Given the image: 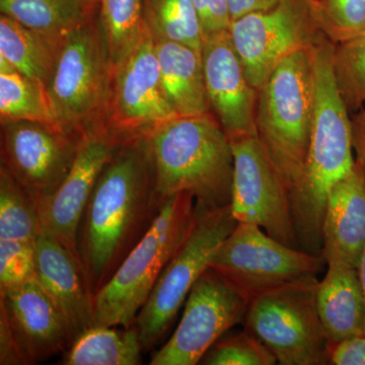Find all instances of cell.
<instances>
[{"instance_id":"obj_30","label":"cell","mask_w":365,"mask_h":365,"mask_svg":"<svg viewBox=\"0 0 365 365\" xmlns=\"http://www.w3.org/2000/svg\"><path fill=\"white\" fill-rule=\"evenodd\" d=\"M312 6L319 30L334 44L365 28V0H319Z\"/></svg>"},{"instance_id":"obj_20","label":"cell","mask_w":365,"mask_h":365,"mask_svg":"<svg viewBox=\"0 0 365 365\" xmlns=\"http://www.w3.org/2000/svg\"><path fill=\"white\" fill-rule=\"evenodd\" d=\"M316 304L330 346L365 335V294L359 269L328 265L319 281Z\"/></svg>"},{"instance_id":"obj_35","label":"cell","mask_w":365,"mask_h":365,"mask_svg":"<svg viewBox=\"0 0 365 365\" xmlns=\"http://www.w3.org/2000/svg\"><path fill=\"white\" fill-rule=\"evenodd\" d=\"M280 0H228L230 20L255 11H266L275 6Z\"/></svg>"},{"instance_id":"obj_11","label":"cell","mask_w":365,"mask_h":365,"mask_svg":"<svg viewBox=\"0 0 365 365\" xmlns=\"http://www.w3.org/2000/svg\"><path fill=\"white\" fill-rule=\"evenodd\" d=\"M115 67L107 133L117 144L140 140L179 117L163 91L155 41L144 23L138 42Z\"/></svg>"},{"instance_id":"obj_34","label":"cell","mask_w":365,"mask_h":365,"mask_svg":"<svg viewBox=\"0 0 365 365\" xmlns=\"http://www.w3.org/2000/svg\"><path fill=\"white\" fill-rule=\"evenodd\" d=\"M352 144L355 162L365 176V108L354 113L351 118Z\"/></svg>"},{"instance_id":"obj_19","label":"cell","mask_w":365,"mask_h":365,"mask_svg":"<svg viewBox=\"0 0 365 365\" xmlns=\"http://www.w3.org/2000/svg\"><path fill=\"white\" fill-rule=\"evenodd\" d=\"M365 249V176L355 162L329 194L322 256L327 265L359 269Z\"/></svg>"},{"instance_id":"obj_38","label":"cell","mask_w":365,"mask_h":365,"mask_svg":"<svg viewBox=\"0 0 365 365\" xmlns=\"http://www.w3.org/2000/svg\"><path fill=\"white\" fill-rule=\"evenodd\" d=\"M307 1H309V4H317V2L319 1V0H307Z\"/></svg>"},{"instance_id":"obj_23","label":"cell","mask_w":365,"mask_h":365,"mask_svg":"<svg viewBox=\"0 0 365 365\" xmlns=\"http://www.w3.org/2000/svg\"><path fill=\"white\" fill-rule=\"evenodd\" d=\"M60 46L53 44L9 16L0 18V54L16 71L47 86L54 71Z\"/></svg>"},{"instance_id":"obj_33","label":"cell","mask_w":365,"mask_h":365,"mask_svg":"<svg viewBox=\"0 0 365 365\" xmlns=\"http://www.w3.org/2000/svg\"><path fill=\"white\" fill-rule=\"evenodd\" d=\"M330 364L365 365V335L331 346Z\"/></svg>"},{"instance_id":"obj_2","label":"cell","mask_w":365,"mask_h":365,"mask_svg":"<svg viewBox=\"0 0 365 365\" xmlns=\"http://www.w3.org/2000/svg\"><path fill=\"white\" fill-rule=\"evenodd\" d=\"M334 43L319 32L311 46L314 114L304 173L289 193L295 235L302 251L322 255L327 201L334 185L351 172V118L334 78Z\"/></svg>"},{"instance_id":"obj_29","label":"cell","mask_w":365,"mask_h":365,"mask_svg":"<svg viewBox=\"0 0 365 365\" xmlns=\"http://www.w3.org/2000/svg\"><path fill=\"white\" fill-rule=\"evenodd\" d=\"M104 35L112 66L119 63L138 42L145 21L141 0H101Z\"/></svg>"},{"instance_id":"obj_22","label":"cell","mask_w":365,"mask_h":365,"mask_svg":"<svg viewBox=\"0 0 365 365\" xmlns=\"http://www.w3.org/2000/svg\"><path fill=\"white\" fill-rule=\"evenodd\" d=\"M91 327L63 353L62 365H138L143 352L135 325Z\"/></svg>"},{"instance_id":"obj_18","label":"cell","mask_w":365,"mask_h":365,"mask_svg":"<svg viewBox=\"0 0 365 365\" xmlns=\"http://www.w3.org/2000/svg\"><path fill=\"white\" fill-rule=\"evenodd\" d=\"M36 280L63 319L72 344L91 327L95 297L78 259L44 232L36 242Z\"/></svg>"},{"instance_id":"obj_5","label":"cell","mask_w":365,"mask_h":365,"mask_svg":"<svg viewBox=\"0 0 365 365\" xmlns=\"http://www.w3.org/2000/svg\"><path fill=\"white\" fill-rule=\"evenodd\" d=\"M314 114L311 47L297 50L277 66L258 90L257 135L288 193L306 165Z\"/></svg>"},{"instance_id":"obj_9","label":"cell","mask_w":365,"mask_h":365,"mask_svg":"<svg viewBox=\"0 0 365 365\" xmlns=\"http://www.w3.org/2000/svg\"><path fill=\"white\" fill-rule=\"evenodd\" d=\"M110 64L104 33L88 21L62 41L48 93L66 133H88L86 125L105 100Z\"/></svg>"},{"instance_id":"obj_13","label":"cell","mask_w":365,"mask_h":365,"mask_svg":"<svg viewBox=\"0 0 365 365\" xmlns=\"http://www.w3.org/2000/svg\"><path fill=\"white\" fill-rule=\"evenodd\" d=\"M234 155L232 215L260 227L290 248L299 249L289 193L258 136L230 141Z\"/></svg>"},{"instance_id":"obj_25","label":"cell","mask_w":365,"mask_h":365,"mask_svg":"<svg viewBox=\"0 0 365 365\" xmlns=\"http://www.w3.org/2000/svg\"><path fill=\"white\" fill-rule=\"evenodd\" d=\"M0 114L1 120L37 122L64 131L47 86L18 71L0 73Z\"/></svg>"},{"instance_id":"obj_7","label":"cell","mask_w":365,"mask_h":365,"mask_svg":"<svg viewBox=\"0 0 365 365\" xmlns=\"http://www.w3.org/2000/svg\"><path fill=\"white\" fill-rule=\"evenodd\" d=\"M196 215L193 230L160 273L137 314L134 325L143 351H150L162 339L192 287L209 268L211 256L237 225L230 205Z\"/></svg>"},{"instance_id":"obj_32","label":"cell","mask_w":365,"mask_h":365,"mask_svg":"<svg viewBox=\"0 0 365 365\" xmlns=\"http://www.w3.org/2000/svg\"><path fill=\"white\" fill-rule=\"evenodd\" d=\"M36 279V242L0 240V290Z\"/></svg>"},{"instance_id":"obj_12","label":"cell","mask_w":365,"mask_h":365,"mask_svg":"<svg viewBox=\"0 0 365 365\" xmlns=\"http://www.w3.org/2000/svg\"><path fill=\"white\" fill-rule=\"evenodd\" d=\"M250 299L209 267L196 281L170 340L153 355L151 365H195L216 341L245 321Z\"/></svg>"},{"instance_id":"obj_31","label":"cell","mask_w":365,"mask_h":365,"mask_svg":"<svg viewBox=\"0 0 365 365\" xmlns=\"http://www.w3.org/2000/svg\"><path fill=\"white\" fill-rule=\"evenodd\" d=\"M208 365H272L275 356L258 338L248 330L220 338L209 348L201 359Z\"/></svg>"},{"instance_id":"obj_37","label":"cell","mask_w":365,"mask_h":365,"mask_svg":"<svg viewBox=\"0 0 365 365\" xmlns=\"http://www.w3.org/2000/svg\"><path fill=\"white\" fill-rule=\"evenodd\" d=\"M360 279H361L362 287H364L365 294V249L364 255H362L361 263L359 266Z\"/></svg>"},{"instance_id":"obj_10","label":"cell","mask_w":365,"mask_h":365,"mask_svg":"<svg viewBox=\"0 0 365 365\" xmlns=\"http://www.w3.org/2000/svg\"><path fill=\"white\" fill-rule=\"evenodd\" d=\"M321 31L307 0H280L230 21L228 33L247 78L257 91L292 53L313 45Z\"/></svg>"},{"instance_id":"obj_27","label":"cell","mask_w":365,"mask_h":365,"mask_svg":"<svg viewBox=\"0 0 365 365\" xmlns=\"http://www.w3.org/2000/svg\"><path fill=\"white\" fill-rule=\"evenodd\" d=\"M153 35L201 51L203 29L193 0H146Z\"/></svg>"},{"instance_id":"obj_28","label":"cell","mask_w":365,"mask_h":365,"mask_svg":"<svg viewBox=\"0 0 365 365\" xmlns=\"http://www.w3.org/2000/svg\"><path fill=\"white\" fill-rule=\"evenodd\" d=\"M334 78L349 113L365 106V28L350 39L334 44Z\"/></svg>"},{"instance_id":"obj_14","label":"cell","mask_w":365,"mask_h":365,"mask_svg":"<svg viewBox=\"0 0 365 365\" xmlns=\"http://www.w3.org/2000/svg\"><path fill=\"white\" fill-rule=\"evenodd\" d=\"M71 346L63 319L37 280L0 290V364H40Z\"/></svg>"},{"instance_id":"obj_15","label":"cell","mask_w":365,"mask_h":365,"mask_svg":"<svg viewBox=\"0 0 365 365\" xmlns=\"http://www.w3.org/2000/svg\"><path fill=\"white\" fill-rule=\"evenodd\" d=\"M2 165L35 199L41 215L66 179L83 137L21 120H1Z\"/></svg>"},{"instance_id":"obj_3","label":"cell","mask_w":365,"mask_h":365,"mask_svg":"<svg viewBox=\"0 0 365 365\" xmlns=\"http://www.w3.org/2000/svg\"><path fill=\"white\" fill-rule=\"evenodd\" d=\"M155 192L160 203L189 192L197 213L232 203L234 155L232 144L211 113L178 117L144 137Z\"/></svg>"},{"instance_id":"obj_8","label":"cell","mask_w":365,"mask_h":365,"mask_svg":"<svg viewBox=\"0 0 365 365\" xmlns=\"http://www.w3.org/2000/svg\"><path fill=\"white\" fill-rule=\"evenodd\" d=\"M325 264L322 255L290 248L255 223L237 222L211 256L209 267L251 300L273 288L317 276Z\"/></svg>"},{"instance_id":"obj_4","label":"cell","mask_w":365,"mask_h":365,"mask_svg":"<svg viewBox=\"0 0 365 365\" xmlns=\"http://www.w3.org/2000/svg\"><path fill=\"white\" fill-rule=\"evenodd\" d=\"M189 192L170 196L148 232L95 297L91 327L130 328L160 273L181 248L196 222Z\"/></svg>"},{"instance_id":"obj_26","label":"cell","mask_w":365,"mask_h":365,"mask_svg":"<svg viewBox=\"0 0 365 365\" xmlns=\"http://www.w3.org/2000/svg\"><path fill=\"white\" fill-rule=\"evenodd\" d=\"M42 232L39 205L13 175L1 165L0 240L37 242Z\"/></svg>"},{"instance_id":"obj_6","label":"cell","mask_w":365,"mask_h":365,"mask_svg":"<svg viewBox=\"0 0 365 365\" xmlns=\"http://www.w3.org/2000/svg\"><path fill=\"white\" fill-rule=\"evenodd\" d=\"M317 276L273 288L250 300L247 330L282 365L330 364V343L318 311Z\"/></svg>"},{"instance_id":"obj_21","label":"cell","mask_w":365,"mask_h":365,"mask_svg":"<svg viewBox=\"0 0 365 365\" xmlns=\"http://www.w3.org/2000/svg\"><path fill=\"white\" fill-rule=\"evenodd\" d=\"M155 41L163 91L173 110L179 117L210 113L201 51L157 36Z\"/></svg>"},{"instance_id":"obj_36","label":"cell","mask_w":365,"mask_h":365,"mask_svg":"<svg viewBox=\"0 0 365 365\" xmlns=\"http://www.w3.org/2000/svg\"><path fill=\"white\" fill-rule=\"evenodd\" d=\"M14 72H16V69L13 64L4 55L0 54V73H14Z\"/></svg>"},{"instance_id":"obj_24","label":"cell","mask_w":365,"mask_h":365,"mask_svg":"<svg viewBox=\"0 0 365 365\" xmlns=\"http://www.w3.org/2000/svg\"><path fill=\"white\" fill-rule=\"evenodd\" d=\"M0 9L57 46L86 21V0H0Z\"/></svg>"},{"instance_id":"obj_1","label":"cell","mask_w":365,"mask_h":365,"mask_svg":"<svg viewBox=\"0 0 365 365\" xmlns=\"http://www.w3.org/2000/svg\"><path fill=\"white\" fill-rule=\"evenodd\" d=\"M162 205L143 139L119 144L96 182L78 228L79 261L93 297L143 239Z\"/></svg>"},{"instance_id":"obj_16","label":"cell","mask_w":365,"mask_h":365,"mask_svg":"<svg viewBox=\"0 0 365 365\" xmlns=\"http://www.w3.org/2000/svg\"><path fill=\"white\" fill-rule=\"evenodd\" d=\"M201 55L209 106L228 139L258 136V91L247 78L228 30L204 36Z\"/></svg>"},{"instance_id":"obj_39","label":"cell","mask_w":365,"mask_h":365,"mask_svg":"<svg viewBox=\"0 0 365 365\" xmlns=\"http://www.w3.org/2000/svg\"><path fill=\"white\" fill-rule=\"evenodd\" d=\"M86 1H96V0H86Z\"/></svg>"},{"instance_id":"obj_17","label":"cell","mask_w":365,"mask_h":365,"mask_svg":"<svg viewBox=\"0 0 365 365\" xmlns=\"http://www.w3.org/2000/svg\"><path fill=\"white\" fill-rule=\"evenodd\" d=\"M119 144L103 129L83 137L71 170L42 210L43 232L53 235L78 259V235L96 182Z\"/></svg>"}]
</instances>
